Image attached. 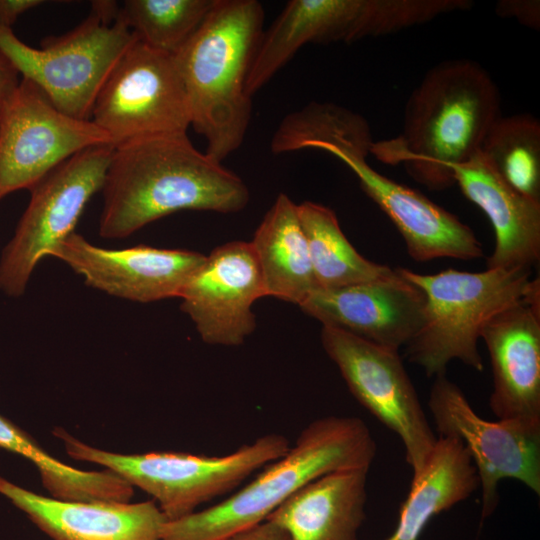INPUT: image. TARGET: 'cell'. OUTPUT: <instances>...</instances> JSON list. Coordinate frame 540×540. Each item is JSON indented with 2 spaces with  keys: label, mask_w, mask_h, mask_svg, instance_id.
I'll list each match as a JSON object with an SVG mask.
<instances>
[{
  "label": "cell",
  "mask_w": 540,
  "mask_h": 540,
  "mask_svg": "<svg viewBox=\"0 0 540 540\" xmlns=\"http://www.w3.org/2000/svg\"><path fill=\"white\" fill-rule=\"evenodd\" d=\"M397 270L425 297L421 326L404 348L407 359L430 377L446 374L453 360L483 371L477 343L484 325L519 300L533 280L530 269L524 268L482 272L448 268L435 274Z\"/></svg>",
  "instance_id": "5b68a950"
},
{
  "label": "cell",
  "mask_w": 540,
  "mask_h": 540,
  "mask_svg": "<svg viewBox=\"0 0 540 540\" xmlns=\"http://www.w3.org/2000/svg\"><path fill=\"white\" fill-rule=\"evenodd\" d=\"M493 389L489 406L498 420L540 427V280L483 327Z\"/></svg>",
  "instance_id": "9a60e30c"
},
{
  "label": "cell",
  "mask_w": 540,
  "mask_h": 540,
  "mask_svg": "<svg viewBox=\"0 0 540 540\" xmlns=\"http://www.w3.org/2000/svg\"><path fill=\"white\" fill-rule=\"evenodd\" d=\"M256 0H217L190 39L173 55L187 96L191 126L205 153L222 163L244 141L252 114L246 81L263 35Z\"/></svg>",
  "instance_id": "3957f363"
},
{
  "label": "cell",
  "mask_w": 540,
  "mask_h": 540,
  "mask_svg": "<svg viewBox=\"0 0 540 540\" xmlns=\"http://www.w3.org/2000/svg\"><path fill=\"white\" fill-rule=\"evenodd\" d=\"M376 442L365 422L326 416L309 423L294 446L252 481L218 504L166 521L162 540H228L267 520L286 499L314 479L340 470L370 468Z\"/></svg>",
  "instance_id": "277c9868"
},
{
  "label": "cell",
  "mask_w": 540,
  "mask_h": 540,
  "mask_svg": "<svg viewBox=\"0 0 540 540\" xmlns=\"http://www.w3.org/2000/svg\"><path fill=\"white\" fill-rule=\"evenodd\" d=\"M250 243L266 296L300 305L318 289L298 207L288 195L277 196Z\"/></svg>",
  "instance_id": "44dd1931"
},
{
  "label": "cell",
  "mask_w": 540,
  "mask_h": 540,
  "mask_svg": "<svg viewBox=\"0 0 540 540\" xmlns=\"http://www.w3.org/2000/svg\"><path fill=\"white\" fill-rule=\"evenodd\" d=\"M501 115L499 90L488 72L471 60H446L410 94L401 133L373 142L370 154L403 165L431 190H443L455 184L453 168L480 150Z\"/></svg>",
  "instance_id": "7a4b0ae2"
},
{
  "label": "cell",
  "mask_w": 540,
  "mask_h": 540,
  "mask_svg": "<svg viewBox=\"0 0 540 540\" xmlns=\"http://www.w3.org/2000/svg\"><path fill=\"white\" fill-rule=\"evenodd\" d=\"M114 145L71 156L29 190L31 197L0 257V290L21 296L40 260L71 233L91 197L102 190Z\"/></svg>",
  "instance_id": "ba28073f"
},
{
  "label": "cell",
  "mask_w": 540,
  "mask_h": 540,
  "mask_svg": "<svg viewBox=\"0 0 540 540\" xmlns=\"http://www.w3.org/2000/svg\"><path fill=\"white\" fill-rule=\"evenodd\" d=\"M297 207L318 289L343 288L395 273V269L364 258L353 247L332 209L311 201Z\"/></svg>",
  "instance_id": "603a6c76"
},
{
  "label": "cell",
  "mask_w": 540,
  "mask_h": 540,
  "mask_svg": "<svg viewBox=\"0 0 540 540\" xmlns=\"http://www.w3.org/2000/svg\"><path fill=\"white\" fill-rule=\"evenodd\" d=\"M0 449L30 461L53 498L65 501H106L115 494L116 479L111 472L83 471L57 460L28 433L1 414Z\"/></svg>",
  "instance_id": "484cf974"
},
{
  "label": "cell",
  "mask_w": 540,
  "mask_h": 540,
  "mask_svg": "<svg viewBox=\"0 0 540 540\" xmlns=\"http://www.w3.org/2000/svg\"><path fill=\"white\" fill-rule=\"evenodd\" d=\"M91 121L114 146L132 140L186 134L191 115L173 55L139 40L126 49L102 85Z\"/></svg>",
  "instance_id": "9c48e42d"
},
{
  "label": "cell",
  "mask_w": 540,
  "mask_h": 540,
  "mask_svg": "<svg viewBox=\"0 0 540 540\" xmlns=\"http://www.w3.org/2000/svg\"><path fill=\"white\" fill-rule=\"evenodd\" d=\"M228 540H290L287 533L269 520L243 530Z\"/></svg>",
  "instance_id": "f1b7e54d"
},
{
  "label": "cell",
  "mask_w": 540,
  "mask_h": 540,
  "mask_svg": "<svg viewBox=\"0 0 540 540\" xmlns=\"http://www.w3.org/2000/svg\"><path fill=\"white\" fill-rule=\"evenodd\" d=\"M0 495L51 540H162L167 521L153 500L65 501L37 494L2 476Z\"/></svg>",
  "instance_id": "ac0fdd59"
},
{
  "label": "cell",
  "mask_w": 540,
  "mask_h": 540,
  "mask_svg": "<svg viewBox=\"0 0 540 540\" xmlns=\"http://www.w3.org/2000/svg\"><path fill=\"white\" fill-rule=\"evenodd\" d=\"M479 488L476 468L462 442L440 437L399 511L396 528L385 540H419L429 521L467 499Z\"/></svg>",
  "instance_id": "7402d4cb"
},
{
  "label": "cell",
  "mask_w": 540,
  "mask_h": 540,
  "mask_svg": "<svg viewBox=\"0 0 540 540\" xmlns=\"http://www.w3.org/2000/svg\"><path fill=\"white\" fill-rule=\"evenodd\" d=\"M18 75L10 60L0 51V113L19 85Z\"/></svg>",
  "instance_id": "f546056e"
},
{
  "label": "cell",
  "mask_w": 540,
  "mask_h": 540,
  "mask_svg": "<svg viewBox=\"0 0 540 540\" xmlns=\"http://www.w3.org/2000/svg\"><path fill=\"white\" fill-rule=\"evenodd\" d=\"M321 343L354 398L401 439L413 478L419 476L438 438L399 351L330 326L322 327Z\"/></svg>",
  "instance_id": "30bf717a"
},
{
  "label": "cell",
  "mask_w": 540,
  "mask_h": 540,
  "mask_svg": "<svg viewBox=\"0 0 540 540\" xmlns=\"http://www.w3.org/2000/svg\"><path fill=\"white\" fill-rule=\"evenodd\" d=\"M264 296L251 243L233 241L206 255L179 298L181 310L205 343L239 346L255 330L252 306Z\"/></svg>",
  "instance_id": "5bb4252c"
},
{
  "label": "cell",
  "mask_w": 540,
  "mask_h": 540,
  "mask_svg": "<svg viewBox=\"0 0 540 540\" xmlns=\"http://www.w3.org/2000/svg\"><path fill=\"white\" fill-rule=\"evenodd\" d=\"M373 142L370 126L361 115L333 103L311 102L283 118L270 149L283 154L325 143L369 155Z\"/></svg>",
  "instance_id": "cb8c5ba5"
},
{
  "label": "cell",
  "mask_w": 540,
  "mask_h": 540,
  "mask_svg": "<svg viewBox=\"0 0 540 540\" xmlns=\"http://www.w3.org/2000/svg\"><path fill=\"white\" fill-rule=\"evenodd\" d=\"M495 12L501 17L514 18L529 28H540L538 0H501L496 4Z\"/></svg>",
  "instance_id": "83f0119b"
},
{
  "label": "cell",
  "mask_w": 540,
  "mask_h": 540,
  "mask_svg": "<svg viewBox=\"0 0 540 540\" xmlns=\"http://www.w3.org/2000/svg\"><path fill=\"white\" fill-rule=\"evenodd\" d=\"M312 149L330 153L356 175L365 193L393 222L415 261L483 256L481 243L468 225L421 193L374 170L367 155L329 144Z\"/></svg>",
  "instance_id": "2e32d148"
},
{
  "label": "cell",
  "mask_w": 540,
  "mask_h": 540,
  "mask_svg": "<svg viewBox=\"0 0 540 540\" xmlns=\"http://www.w3.org/2000/svg\"><path fill=\"white\" fill-rule=\"evenodd\" d=\"M136 40L127 25L91 8L75 28L43 39L39 48L0 27V51L23 79L41 89L68 116L91 120L96 97L113 67Z\"/></svg>",
  "instance_id": "52a82bcc"
},
{
  "label": "cell",
  "mask_w": 540,
  "mask_h": 540,
  "mask_svg": "<svg viewBox=\"0 0 540 540\" xmlns=\"http://www.w3.org/2000/svg\"><path fill=\"white\" fill-rule=\"evenodd\" d=\"M43 3L42 0H0V27L11 28L19 16Z\"/></svg>",
  "instance_id": "4dcf8cb0"
},
{
  "label": "cell",
  "mask_w": 540,
  "mask_h": 540,
  "mask_svg": "<svg viewBox=\"0 0 540 540\" xmlns=\"http://www.w3.org/2000/svg\"><path fill=\"white\" fill-rule=\"evenodd\" d=\"M454 181L488 217L495 246L487 269H530L540 258V201L507 184L479 150L453 168Z\"/></svg>",
  "instance_id": "d6986e66"
},
{
  "label": "cell",
  "mask_w": 540,
  "mask_h": 540,
  "mask_svg": "<svg viewBox=\"0 0 540 540\" xmlns=\"http://www.w3.org/2000/svg\"><path fill=\"white\" fill-rule=\"evenodd\" d=\"M368 468L322 475L286 499L267 520L290 540H359L365 520Z\"/></svg>",
  "instance_id": "ffe728a7"
},
{
  "label": "cell",
  "mask_w": 540,
  "mask_h": 540,
  "mask_svg": "<svg viewBox=\"0 0 540 540\" xmlns=\"http://www.w3.org/2000/svg\"><path fill=\"white\" fill-rule=\"evenodd\" d=\"M428 408L440 437L458 438L470 454L481 488L482 520L495 511L504 479L522 482L540 495V427L483 419L446 374L435 377Z\"/></svg>",
  "instance_id": "8fae6325"
},
{
  "label": "cell",
  "mask_w": 540,
  "mask_h": 540,
  "mask_svg": "<svg viewBox=\"0 0 540 540\" xmlns=\"http://www.w3.org/2000/svg\"><path fill=\"white\" fill-rule=\"evenodd\" d=\"M53 434L73 459L98 464L150 496L168 521L180 519L224 495L254 471L283 456L288 439L270 433L222 456L183 452L120 454L90 446L62 428Z\"/></svg>",
  "instance_id": "8992f818"
},
{
  "label": "cell",
  "mask_w": 540,
  "mask_h": 540,
  "mask_svg": "<svg viewBox=\"0 0 540 540\" xmlns=\"http://www.w3.org/2000/svg\"><path fill=\"white\" fill-rule=\"evenodd\" d=\"M102 192L99 234L106 239L181 210L239 212L250 197L244 181L196 149L187 133L114 146Z\"/></svg>",
  "instance_id": "6da1fadb"
},
{
  "label": "cell",
  "mask_w": 540,
  "mask_h": 540,
  "mask_svg": "<svg viewBox=\"0 0 540 540\" xmlns=\"http://www.w3.org/2000/svg\"><path fill=\"white\" fill-rule=\"evenodd\" d=\"M423 292L395 269L389 277L315 290L300 308L307 315L372 344L399 351L419 330Z\"/></svg>",
  "instance_id": "e0dca14e"
},
{
  "label": "cell",
  "mask_w": 540,
  "mask_h": 540,
  "mask_svg": "<svg viewBox=\"0 0 540 540\" xmlns=\"http://www.w3.org/2000/svg\"><path fill=\"white\" fill-rule=\"evenodd\" d=\"M106 144L113 145L111 138L94 122L61 112L21 78L0 113V200L30 189L76 153Z\"/></svg>",
  "instance_id": "7c38bea8"
},
{
  "label": "cell",
  "mask_w": 540,
  "mask_h": 540,
  "mask_svg": "<svg viewBox=\"0 0 540 540\" xmlns=\"http://www.w3.org/2000/svg\"><path fill=\"white\" fill-rule=\"evenodd\" d=\"M48 256L63 261L88 286L141 303L179 298L206 258L195 251L147 245L105 249L76 232L55 245Z\"/></svg>",
  "instance_id": "4fadbf2b"
},
{
  "label": "cell",
  "mask_w": 540,
  "mask_h": 540,
  "mask_svg": "<svg viewBox=\"0 0 540 540\" xmlns=\"http://www.w3.org/2000/svg\"><path fill=\"white\" fill-rule=\"evenodd\" d=\"M480 151L514 190L540 201V122L535 116L501 115Z\"/></svg>",
  "instance_id": "d4e9b609"
},
{
  "label": "cell",
  "mask_w": 540,
  "mask_h": 540,
  "mask_svg": "<svg viewBox=\"0 0 540 540\" xmlns=\"http://www.w3.org/2000/svg\"><path fill=\"white\" fill-rule=\"evenodd\" d=\"M217 0H126L118 18L143 44L174 55L197 31Z\"/></svg>",
  "instance_id": "4316f807"
}]
</instances>
